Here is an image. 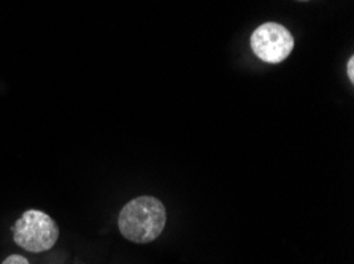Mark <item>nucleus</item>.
Listing matches in <instances>:
<instances>
[{
	"mask_svg": "<svg viewBox=\"0 0 354 264\" xmlns=\"http://www.w3.org/2000/svg\"><path fill=\"white\" fill-rule=\"evenodd\" d=\"M346 73H348V78H350V81L353 83V81H354V57H353V56H351L350 59H348Z\"/></svg>",
	"mask_w": 354,
	"mask_h": 264,
	"instance_id": "5",
	"label": "nucleus"
},
{
	"mask_svg": "<svg viewBox=\"0 0 354 264\" xmlns=\"http://www.w3.org/2000/svg\"><path fill=\"white\" fill-rule=\"evenodd\" d=\"M2 264H30L28 260H26L24 256H21V255H12V256H8L7 260H5Z\"/></svg>",
	"mask_w": 354,
	"mask_h": 264,
	"instance_id": "4",
	"label": "nucleus"
},
{
	"mask_svg": "<svg viewBox=\"0 0 354 264\" xmlns=\"http://www.w3.org/2000/svg\"><path fill=\"white\" fill-rule=\"evenodd\" d=\"M167 212L154 196H138L129 201L118 217V226L127 241L148 244L156 241L165 228Z\"/></svg>",
	"mask_w": 354,
	"mask_h": 264,
	"instance_id": "1",
	"label": "nucleus"
},
{
	"mask_svg": "<svg viewBox=\"0 0 354 264\" xmlns=\"http://www.w3.org/2000/svg\"><path fill=\"white\" fill-rule=\"evenodd\" d=\"M299 2H308V0H299Z\"/></svg>",
	"mask_w": 354,
	"mask_h": 264,
	"instance_id": "6",
	"label": "nucleus"
},
{
	"mask_svg": "<svg viewBox=\"0 0 354 264\" xmlns=\"http://www.w3.org/2000/svg\"><path fill=\"white\" fill-rule=\"evenodd\" d=\"M251 50L262 62L280 63L292 52L294 37L281 24L266 23L257 27L251 35Z\"/></svg>",
	"mask_w": 354,
	"mask_h": 264,
	"instance_id": "3",
	"label": "nucleus"
},
{
	"mask_svg": "<svg viewBox=\"0 0 354 264\" xmlns=\"http://www.w3.org/2000/svg\"><path fill=\"white\" fill-rule=\"evenodd\" d=\"M13 239L19 247L32 253L53 249L59 239L57 223L50 215L30 209L21 215L13 226Z\"/></svg>",
	"mask_w": 354,
	"mask_h": 264,
	"instance_id": "2",
	"label": "nucleus"
}]
</instances>
